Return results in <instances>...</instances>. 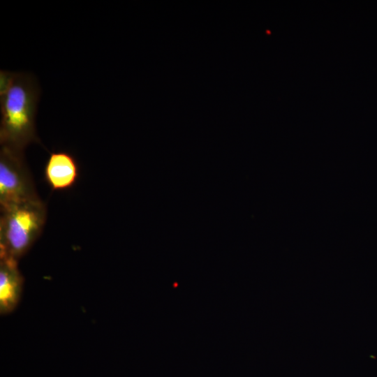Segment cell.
Here are the masks:
<instances>
[{"label": "cell", "instance_id": "6da1fadb", "mask_svg": "<svg viewBox=\"0 0 377 377\" xmlns=\"http://www.w3.org/2000/svg\"><path fill=\"white\" fill-rule=\"evenodd\" d=\"M0 145L18 151L38 143L36 117L40 89L34 75L0 72Z\"/></svg>", "mask_w": 377, "mask_h": 377}, {"label": "cell", "instance_id": "7a4b0ae2", "mask_svg": "<svg viewBox=\"0 0 377 377\" xmlns=\"http://www.w3.org/2000/svg\"><path fill=\"white\" fill-rule=\"evenodd\" d=\"M47 209L40 198L1 209L0 257L18 260L40 235Z\"/></svg>", "mask_w": 377, "mask_h": 377}, {"label": "cell", "instance_id": "3957f363", "mask_svg": "<svg viewBox=\"0 0 377 377\" xmlns=\"http://www.w3.org/2000/svg\"><path fill=\"white\" fill-rule=\"evenodd\" d=\"M39 198L24 151L1 146L0 209Z\"/></svg>", "mask_w": 377, "mask_h": 377}, {"label": "cell", "instance_id": "277c9868", "mask_svg": "<svg viewBox=\"0 0 377 377\" xmlns=\"http://www.w3.org/2000/svg\"><path fill=\"white\" fill-rule=\"evenodd\" d=\"M78 176V163L71 154L65 151L50 153L45 165L44 178L52 191L71 188Z\"/></svg>", "mask_w": 377, "mask_h": 377}, {"label": "cell", "instance_id": "5b68a950", "mask_svg": "<svg viewBox=\"0 0 377 377\" xmlns=\"http://www.w3.org/2000/svg\"><path fill=\"white\" fill-rule=\"evenodd\" d=\"M18 260L0 257V312L7 314L17 306L22 291L23 277Z\"/></svg>", "mask_w": 377, "mask_h": 377}]
</instances>
